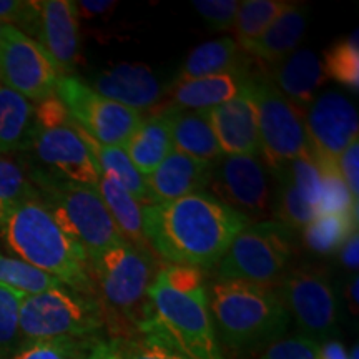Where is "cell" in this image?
<instances>
[{"mask_svg":"<svg viewBox=\"0 0 359 359\" xmlns=\"http://www.w3.org/2000/svg\"><path fill=\"white\" fill-rule=\"evenodd\" d=\"M251 222L208 191L143 206L147 243L168 264L212 268Z\"/></svg>","mask_w":359,"mask_h":359,"instance_id":"obj_1","label":"cell"},{"mask_svg":"<svg viewBox=\"0 0 359 359\" xmlns=\"http://www.w3.org/2000/svg\"><path fill=\"white\" fill-rule=\"evenodd\" d=\"M148 303L150 314L138 333L158 336L190 359H226L215 331L201 269L163 266L151 283Z\"/></svg>","mask_w":359,"mask_h":359,"instance_id":"obj_2","label":"cell"},{"mask_svg":"<svg viewBox=\"0 0 359 359\" xmlns=\"http://www.w3.org/2000/svg\"><path fill=\"white\" fill-rule=\"evenodd\" d=\"M210 313L222 349L238 358L263 351L285 338L291 318L273 286L246 281H215Z\"/></svg>","mask_w":359,"mask_h":359,"instance_id":"obj_3","label":"cell"},{"mask_svg":"<svg viewBox=\"0 0 359 359\" xmlns=\"http://www.w3.org/2000/svg\"><path fill=\"white\" fill-rule=\"evenodd\" d=\"M0 236L8 250L30 266L47 273L85 294H95L90 263L39 198L17 206L0 224Z\"/></svg>","mask_w":359,"mask_h":359,"instance_id":"obj_4","label":"cell"},{"mask_svg":"<svg viewBox=\"0 0 359 359\" xmlns=\"http://www.w3.org/2000/svg\"><path fill=\"white\" fill-rule=\"evenodd\" d=\"M88 263L105 323L116 333L114 338L137 334L150 314L148 293L156 275L148 251L123 241Z\"/></svg>","mask_w":359,"mask_h":359,"instance_id":"obj_5","label":"cell"},{"mask_svg":"<svg viewBox=\"0 0 359 359\" xmlns=\"http://www.w3.org/2000/svg\"><path fill=\"white\" fill-rule=\"evenodd\" d=\"M39 200L50 212L58 226L93 258L111 246L123 243V236L111 219L97 188L64 182L29 165Z\"/></svg>","mask_w":359,"mask_h":359,"instance_id":"obj_6","label":"cell"},{"mask_svg":"<svg viewBox=\"0 0 359 359\" xmlns=\"http://www.w3.org/2000/svg\"><path fill=\"white\" fill-rule=\"evenodd\" d=\"M35 122L29 150L39 161L35 168L64 182L97 188L100 168L57 95L35 103Z\"/></svg>","mask_w":359,"mask_h":359,"instance_id":"obj_7","label":"cell"},{"mask_svg":"<svg viewBox=\"0 0 359 359\" xmlns=\"http://www.w3.org/2000/svg\"><path fill=\"white\" fill-rule=\"evenodd\" d=\"M103 326L102 304L93 294L58 286L24 294L22 299L20 334L24 344L62 338H98Z\"/></svg>","mask_w":359,"mask_h":359,"instance_id":"obj_8","label":"cell"},{"mask_svg":"<svg viewBox=\"0 0 359 359\" xmlns=\"http://www.w3.org/2000/svg\"><path fill=\"white\" fill-rule=\"evenodd\" d=\"M294 253V230L278 219L250 223L218 263V281L273 286L281 280Z\"/></svg>","mask_w":359,"mask_h":359,"instance_id":"obj_9","label":"cell"},{"mask_svg":"<svg viewBox=\"0 0 359 359\" xmlns=\"http://www.w3.org/2000/svg\"><path fill=\"white\" fill-rule=\"evenodd\" d=\"M248 92L257 115L259 154L275 173L288 161L309 154L304 114L268 77L253 75Z\"/></svg>","mask_w":359,"mask_h":359,"instance_id":"obj_10","label":"cell"},{"mask_svg":"<svg viewBox=\"0 0 359 359\" xmlns=\"http://www.w3.org/2000/svg\"><path fill=\"white\" fill-rule=\"evenodd\" d=\"M276 293L298 334L321 344L339 333V303L330 278L313 266H299L285 273L276 283Z\"/></svg>","mask_w":359,"mask_h":359,"instance_id":"obj_11","label":"cell"},{"mask_svg":"<svg viewBox=\"0 0 359 359\" xmlns=\"http://www.w3.org/2000/svg\"><path fill=\"white\" fill-rule=\"evenodd\" d=\"M55 95L72 122L102 145L123 147L143 118L137 111L102 97L74 75L58 80Z\"/></svg>","mask_w":359,"mask_h":359,"instance_id":"obj_12","label":"cell"},{"mask_svg":"<svg viewBox=\"0 0 359 359\" xmlns=\"http://www.w3.org/2000/svg\"><path fill=\"white\" fill-rule=\"evenodd\" d=\"M62 77L42 45L15 27H6L0 40V82L35 105L55 95Z\"/></svg>","mask_w":359,"mask_h":359,"instance_id":"obj_13","label":"cell"},{"mask_svg":"<svg viewBox=\"0 0 359 359\" xmlns=\"http://www.w3.org/2000/svg\"><path fill=\"white\" fill-rule=\"evenodd\" d=\"M219 201L246 218H266L273 213V198L266 172L258 156H222L213 165L210 187Z\"/></svg>","mask_w":359,"mask_h":359,"instance_id":"obj_14","label":"cell"},{"mask_svg":"<svg viewBox=\"0 0 359 359\" xmlns=\"http://www.w3.org/2000/svg\"><path fill=\"white\" fill-rule=\"evenodd\" d=\"M309 155L316 163H338V158L358 140V110L343 93L330 92L316 97L304 114Z\"/></svg>","mask_w":359,"mask_h":359,"instance_id":"obj_15","label":"cell"},{"mask_svg":"<svg viewBox=\"0 0 359 359\" xmlns=\"http://www.w3.org/2000/svg\"><path fill=\"white\" fill-rule=\"evenodd\" d=\"M79 12L70 0H37L32 24L25 35L47 50L62 75L74 69L80 50Z\"/></svg>","mask_w":359,"mask_h":359,"instance_id":"obj_16","label":"cell"},{"mask_svg":"<svg viewBox=\"0 0 359 359\" xmlns=\"http://www.w3.org/2000/svg\"><path fill=\"white\" fill-rule=\"evenodd\" d=\"M92 88L102 97L140 115L160 111L165 107L161 105L163 97L167 95V88L154 70L142 64H118L102 70L93 80Z\"/></svg>","mask_w":359,"mask_h":359,"instance_id":"obj_17","label":"cell"},{"mask_svg":"<svg viewBox=\"0 0 359 359\" xmlns=\"http://www.w3.org/2000/svg\"><path fill=\"white\" fill-rule=\"evenodd\" d=\"M208 116L223 156H257L259 154L257 115L248 83L230 102L210 109Z\"/></svg>","mask_w":359,"mask_h":359,"instance_id":"obj_18","label":"cell"},{"mask_svg":"<svg viewBox=\"0 0 359 359\" xmlns=\"http://www.w3.org/2000/svg\"><path fill=\"white\" fill-rule=\"evenodd\" d=\"M213 165L212 161L193 158L173 150L154 173L145 177L154 201H172L205 191L212 182Z\"/></svg>","mask_w":359,"mask_h":359,"instance_id":"obj_19","label":"cell"},{"mask_svg":"<svg viewBox=\"0 0 359 359\" xmlns=\"http://www.w3.org/2000/svg\"><path fill=\"white\" fill-rule=\"evenodd\" d=\"M269 72L268 79L298 109L311 105L327 80L320 57L308 48H298Z\"/></svg>","mask_w":359,"mask_h":359,"instance_id":"obj_20","label":"cell"},{"mask_svg":"<svg viewBox=\"0 0 359 359\" xmlns=\"http://www.w3.org/2000/svg\"><path fill=\"white\" fill-rule=\"evenodd\" d=\"M306 4L293 2L288 11L283 12L259 37L241 43L240 47L250 57L258 58L262 64L271 69L298 50V45L306 32Z\"/></svg>","mask_w":359,"mask_h":359,"instance_id":"obj_21","label":"cell"},{"mask_svg":"<svg viewBox=\"0 0 359 359\" xmlns=\"http://www.w3.org/2000/svg\"><path fill=\"white\" fill-rule=\"evenodd\" d=\"M226 74L251 77V57L230 37L205 42L193 48L178 72L177 82Z\"/></svg>","mask_w":359,"mask_h":359,"instance_id":"obj_22","label":"cell"},{"mask_svg":"<svg viewBox=\"0 0 359 359\" xmlns=\"http://www.w3.org/2000/svg\"><path fill=\"white\" fill-rule=\"evenodd\" d=\"M156 114L168 120L173 148L180 154L212 163L223 156L210 123L208 110H185L165 105Z\"/></svg>","mask_w":359,"mask_h":359,"instance_id":"obj_23","label":"cell"},{"mask_svg":"<svg viewBox=\"0 0 359 359\" xmlns=\"http://www.w3.org/2000/svg\"><path fill=\"white\" fill-rule=\"evenodd\" d=\"M35 130L34 103L0 82V156L27 154Z\"/></svg>","mask_w":359,"mask_h":359,"instance_id":"obj_24","label":"cell"},{"mask_svg":"<svg viewBox=\"0 0 359 359\" xmlns=\"http://www.w3.org/2000/svg\"><path fill=\"white\" fill-rule=\"evenodd\" d=\"M123 150L143 177L154 173L175 150L168 120L161 114L142 118L138 128L123 145Z\"/></svg>","mask_w":359,"mask_h":359,"instance_id":"obj_25","label":"cell"},{"mask_svg":"<svg viewBox=\"0 0 359 359\" xmlns=\"http://www.w3.org/2000/svg\"><path fill=\"white\" fill-rule=\"evenodd\" d=\"M251 77L226 74L188 80V82H175L170 92L172 98L170 105L185 110H210L235 98Z\"/></svg>","mask_w":359,"mask_h":359,"instance_id":"obj_26","label":"cell"},{"mask_svg":"<svg viewBox=\"0 0 359 359\" xmlns=\"http://www.w3.org/2000/svg\"><path fill=\"white\" fill-rule=\"evenodd\" d=\"M97 191L123 240L135 248L147 250L148 243L143 233V206L120 183L105 177L102 172L98 177Z\"/></svg>","mask_w":359,"mask_h":359,"instance_id":"obj_27","label":"cell"},{"mask_svg":"<svg viewBox=\"0 0 359 359\" xmlns=\"http://www.w3.org/2000/svg\"><path fill=\"white\" fill-rule=\"evenodd\" d=\"M79 132L82 135L85 145L88 147L93 160L97 161L98 168H100V172L105 175V177L120 183V185H122L142 206L155 203L154 196H151L150 193V188L147 185L145 177L133 167L128 155L125 154L123 147L102 145V143L90 138L82 128H79Z\"/></svg>","mask_w":359,"mask_h":359,"instance_id":"obj_28","label":"cell"},{"mask_svg":"<svg viewBox=\"0 0 359 359\" xmlns=\"http://www.w3.org/2000/svg\"><path fill=\"white\" fill-rule=\"evenodd\" d=\"M358 231V218L353 215H316L303 228V240L314 253L330 255L339 251L353 233Z\"/></svg>","mask_w":359,"mask_h":359,"instance_id":"obj_29","label":"cell"},{"mask_svg":"<svg viewBox=\"0 0 359 359\" xmlns=\"http://www.w3.org/2000/svg\"><path fill=\"white\" fill-rule=\"evenodd\" d=\"M39 198L29 165L12 156H0V224L17 206Z\"/></svg>","mask_w":359,"mask_h":359,"instance_id":"obj_30","label":"cell"},{"mask_svg":"<svg viewBox=\"0 0 359 359\" xmlns=\"http://www.w3.org/2000/svg\"><path fill=\"white\" fill-rule=\"evenodd\" d=\"M293 2L288 0H245L240 2L235 19L238 45L259 37Z\"/></svg>","mask_w":359,"mask_h":359,"instance_id":"obj_31","label":"cell"},{"mask_svg":"<svg viewBox=\"0 0 359 359\" xmlns=\"http://www.w3.org/2000/svg\"><path fill=\"white\" fill-rule=\"evenodd\" d=\"M327 80H334L358 93L359 90V42L358 30H354L346 39L334 42L325 52V60L321 62Z\"/></svg>","mask_w":359,"mask_h":359,"instance_id":"obj_32","label":"cell"},{"mask_svg":"<svg viewBox=\"0 0 359 359\" xmlns=\"http://www.w3.org/2000/svg\"><path fill=\"white\" fill-rule=\"evenodd\" d=\"M0 285L20 291L24 294H35L42 291L64 286L47 273L39 271L15 257L0 255Z\"/></svg>","mask_w":359,"mask_h":359,"instance_id":"obj_33","label":"cell"},{"mask_svg":"<svg viewBox=\"0 0 359 359\" xmlns=\"http://www.w3.org/2000/svg\"><path fill=\"white\" fill-rule=\"evenodd\" d=\"M24 293L0 285V359H11L24 346L20 334V306Z\"/></svg>","mask_w":359,"mask_h":359,"instance_id":"obj_34","label":"cell"},{"mask_svg":"<svg viewBox=\"0 0 359 359\" xmlns=\"http://www.w3.org/2000/svg\"><path fill=\"white\" fill-rule=\"evenodd\" d=\"M321 173V206L320 213L353 215L358 218V201L353 200L351 191L341 177L338 163H318Z\"/></svg>","mask_w":359,"mask_h":359,"instance_id":"obj_35","label":"cell"},{"mask_svg":"<svg viewBox=\"0 0 359 359\" xmlns=\"http://www.w3.org/2000/svg\"><path fill=\"white\" fill-rule=\"evenodd\" d=\"M98 338L48 339L24 344L11 359H85Z\"/></svg>","mask_w":359,"mask_h":359,"instance_id":"obj_36","label":"cell"},{"mask_svg":"<svg viewBox=\"0 0 359 359\" xmlns=\"http://www.w3.org/2000/svg\"><path fill=\"white\" fill-rule=\"evenodd\" d=\"M116 339L120 359H190L167 341L150 333H137Z\"/></svg>","mask_w":359,"mask_h":359,"instance_id":"obj_37","label":"cell"},{"mask_svg":"<svg viewBox=\"0 0 359 359\" xmlns=\"http://www.w3.org/2000/svg\"><path fill=\"white\" fill-rule=\"evenodd\" d=\"M193 8L213 30H228L235 25L240 2L236 0H195Z\"/></svg>","mask_w":359,"mask_h":359,"instance_id":"obj_38","label":"cell"},{"mask_svg":"<svg viewBox=\"0 0 359 359\" xmlns=\"http://www.w3.org/2000/svg\"><path fill=\"white\" fill-rule=\"evenodd\" d=\"M318 348L320 344L302 334L285 336L263 349L258 359H316Z\"/></svg>","mask_w":359,"mask_h":359,"instance_id":"obj_39","label":"cell"},{"mask_svg":"<svg viewBox=\"0 0 359 359\" xmlns=\"http://www.w3.org/2000/svg\"><path fill=\"white\" fill-rule=\"evenodd\" d=\"M37 0H0V22L4 25H12L20 32H27L32 24Z\"/></svg>","mask_w":359,"mask_h":359,"instance_id":"obj_40","label":"cell"},{"mask_svg":"<svg viewBox=\"0 0 359 359\" xmlns=\"http://www.w3.org/2000/svg\"><path fill=\"white\" fill-rule=\"evenodd\" d=\"M338 170L351 191L354 201L359 198V140L353 142L338 158Z\"/></svg>","mask_w":359,"mask_h":359,"instance_id":"obj_41","label":"cell"},{"mask_svg":"<svg viewBox=\"0 0 359 359\" xmlns=\"http://www.w3.org/2000/svg\"><path fill=\"white\" fill-rule=\"evenodd\" d=\"M85 359H120L118 339L98 338L95 343L92 344V348H90V351Z\"/></svg>","mask_w":359,"mask_h":359,"instance_id":"obj_42","label":"cell"},{"mask_svg":"<svg viewBox=\"0 0 359 359\" xmlns=\"http://www.w3.org/2000/svg\"><path fill=\"white\" fill-rule=\"evenodd\" d=\"M115 6L116 4L111 2V0H82V2H75L79 15L80 13H83V15H87L88 19L105 15V13L114 11Z\"/></svg>","mask_w":359,"mask_h":359,"instance_id":"obj_43","label":"cell"},{"mask_svg":"<svg viewBox=\"0 0 359 359\" xmlns=\"http://www.w3.org/2000/svg\"><path fill=\"white\" fill-rule=\"evenodd\" d=\"M341 263H343L344 268H348L349 271H354L356 273L358 269V264H359V235L358 231L353 233L351 236H349V240L341 246Z\"/></svg>","mask_w":359,"mask_h":359,"instance_id":"obj_44","label":"cell"},{"mask_svg":"<svg viewBox=\"0 0 359 359\" xmlns=\"http://www.w3.org/2000/svg\"><path fill=\"white\" fill-rule=\"evenodd\" d=\"M316 359H348V351L339 339H331L320 344Z\"/></svg>","mask_w":359,"mask_h":359,"instance_id":"obj_45","label":"cell"},{"mask_svg":"<svg viewBox=\"0 0 359 359\" xmlns=\"http://www.w3.org/2000/svg\"><path fill=\"white\" fill-rule=\"evenodd\" d=\"M348 299L354 304V311H358V273H354L348 285Z\"/></svg>","mask_w":359,"mask_h":359,"instance_id":"obj_46","label":"cell"},{"mask_svg":"<svg viewBox=\"0 0 359 359\" xmlns=\"http://www.w3.org/2000/svg\"><path fill=\"white\" fill-rule=\"evenodd\" d=\"M358 356H359V348H358V343H354L351 351H348V359H358Z\"/></svg>","mask_w":359,"mask_h":359,"instance_id":"obj_47","label":"cell"},{"mask_svg":"<svg viewBox=\"0 0 359 359\" xmlns=\"http://www.w3.org/2000/svg\"><path fill=\"white\" fill-rule=\"evenodd\" d=\"M6 27H7V25H4L2 22H0V40H2V37H4V32H6Z\"/></svg>","mask_w":359,"mask_h":359,"instance_id":"obj_48","label":"cell"}]
</instances>
